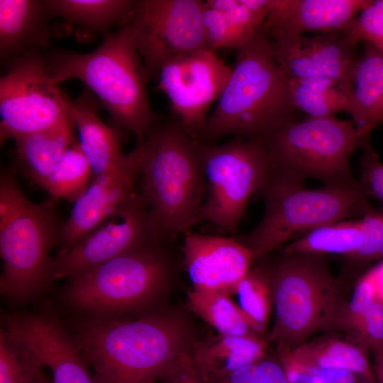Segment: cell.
Listing matches in <instances>:
<instances>
[{
    "label": "cell",
    "instance_id": "obj_1",
    "mask_svg": "<svg viewBox=\"0 0 383 383\" xmlns=\"http://www.w3.org/2000/svg\"><path fill=\"white\" fill-rule=\"evenodd\" d=\"M65 323L96 383H156L195 340L187 318L165 308L135 318L72 317Z\"/></svg>",
    "mask_w": 383,
    "mask_h": 383
},
{
    "label": "cell",
    "instance_id": "obj_2",
    "mask_svg": "<svg viewBox=\"0 0 383 383\" xmlns=\"http://www.w3.org/2000/svg\"><path fill=\"white\" fill-rule=\"evenodd\" d=\"M235 50L231 77L215 111L199 133L197 140L201 143L232 135L264 139L301 120L291 101L289 78L265 33L260 30Z\"/></svg>",
    "mask_w": 383,
    "mask_h": 383
},
{
    "label": "cell",
    "instance_id": "obj_3",
    "mask_svg": "<svg viewBox=\"0 0 383 383\" xmlns=\"http://www.w3.org/2000/svg\"><path fill=\"white\" fill-rule=\"evenodd\" d=\"M175 241L157 242L68 279L60 292L62 304L73 317L111 319L135 318L163 308L179 267Z\"/></svg>",
    "mask_w": 383,
    "mask_h": 383
},
{
    "label": "cell",
    "instance_id": "obj_4",
    "mask_svg": "<svg viewBox=\"0 0 383 383\" xmlns=\"http://www.w3.org/2000/svg\"><path fill=\"white\" fill-rule=\"evenodd\" d=\"M140 143L139 193L158 233L177 240L201 221L206 194L201 143L174 118L156 123Z\"/></svg>",
    "mask_w": 383,
    "mask_h": 383
},
{
    "label": "cell",
    "instance_id": "obj_5",
    "mask_svg": "<svg viewBox=\"0 0 383 383\" xmlns=\"http://www.w3.org/2000/svg\"><path fill=\"white\" fill-rule=\"evenodd\" d=\"M56 198L40 204L25 195L15 174L0 177V254L3 269L0 294L9 304L21 305L42 297L51 288L52 248L58 245L62 223Z\"/></svg>",
    "mask_w": 383,
    "mask_h": 383
},
{
    "label": "cell",
    "instance_id": "obj_6",
    "mask_svg": "<svg viewBox=\"0 0 383 383\" xmlns=\"http://www.w3.org/2000/svg\"><path fill=\"white\" fill-rule=\"evenodd\" d=\"M129 26L106 35L102 43L89 53L58 51L47 70L59 84L77 79L95 94L120 127L132 132L142 143L157 123L146 91L149 77Z\"/></svg>",
    "mask_w": 383,
    "mask_h": 383
},
{
    "label": "cell",
    "instance_id": "obj_7",
    "mask_svg": "<svg viewBox=\"0 0 383 383\" xmlns=\"http://www.w3.org/2000/svg\"><path fill=\"white\" fill-rule=\"evenodd\" d=\"M272 296L274 321L266 341L294 350L314 333L333 329L347 301L326 256L282 253L261 266Z\"/></svg>",
    "mask_w": 383,
    "mask_h": 383
},
{
    "label": "cell",
    "instance_id": "obj_8",
    "mask_svg": "<svg viewBox=\"0 0 383 383\" xmlns=\"http://www.w3.org/2000/svg\"><path fill=\"white\" fill-rule=\"evenodd\" d=\"M265 212L258 225L247 234L235 236L250 252L253 262L267 256L300 233L361 217L372 207L360 182L307 189L271 170L259 191Z\"/></svg>",
    "mask_w": 383,
    "mask_h": 383
},
{
    "label": "cell",
    "instance_id": "obj_9",
    "mask_svg": "<svg viewBox=\"0 0 383 383\" xmlns=\"http://www.w3.org/2000/svg\"><path fill=\"white\" fill-rule=\"evenodd\" d=\"M272 170L303 184L313 178L324 185L352 184L350 158L360 142L353 122L335 116L292 123L264 138Z\"/></svg>",
    "mask_w": 383,
    "mask_h": 383
},
{
    "label": "cell",
    "instance_id": "obj_10",
    "mask_svg": "<svg viewBox=\"0 0 383 383\" xmlns=\"http://www.w3.org/2000/svg\"><path fill=\"white\" fill-rule=\"evenodd\" d=\"M201 155L206 194L200 221L235 237L249 199L272 170L265 140L235 137L222 145L201 143Z\"/></svg>",
    "mask_w": 383,
    "mask_h": 383
},
{
    "label": "cell",
    "instance_id": "obj_11",
    "mask_svg": "<svg viewBox=\"0 0 383 383\" xmlns=\"http://www.w3.org/2000/svg\"><path fill=\"white\" fill-rule=\"evenodd\" d=\"M201 0L133 1L124 24L131 28L149 79L170 60L209 48Z\"/></svg>",
    "mask_w": 383,
    "mask_h": 383
},
{
    "label": "cell",
    "instance_id": "obj_12",
    "mask_svg": "<svg viewBox=\"0 0 383 383\" xmlns=\"http://www.w3.org/2000/svg\"><path fill=\"white\" fill-rule=\"evenodd\" d=\"M70 113L69 101L35 51L14 60L0 79L1 133L13 138L50 128Z\"/></svg>",
    "mask_w": 383,
    "mask_h": 383
},
{
    "label": "cell",
    "instance_id": "obj_13",
    "mask_svg": "<svg viewBox=\"0 0 383 383\" xmlns=\"http://www.w3.org/2000/svg\"><path fill=\"white\" fill-rule=\"evenodd\" d=\"M162 240L139 192L66 253L52 257L55 280L72 279L123 255ZM172 241V240H170Z\"/></svg>",
    "mask_w": 383,
    "mask_h": 383
},
{
    "label": "cell",
    "instance_id": "obj_14",
    "mask_svg": "<svg viewBox=\"0 0 383 383\" xmlns=\"http://www.w3.org/2000/svg\"><path fill=\"white\" fill-rule=\"evenodd\" d=\"M232 71L210 48L177 56L157 70L155 77L159 88L169 98L176 118L193 138L197 140L209 107L221 96Z\"/></svg>",
    "mask_w": 383,
    "mask_h": 383
},
{
    "label": "cell",
    "instance_id": "obj_15",
    "mask_svg": "<svg viewBox=\"0 0 383 383\" xmlns=\"http://www.w3.org/2000/svg\"><path fill=\"white\" fill-rule=\"evenodd\" d=\"M141 160V144L137 143L116 169L91 179L62 224L57 255L66 253L138 194Z\"/></svg>",
    "mask_w": 383,
    "mask_h": 383
},
{
    "label": "cell",
    "instance_id": "obj_16",
    "mask_svg": "<svg viewBox=\"0 0 383 383\" xmlns=\"http://www.w3.org/2000/svg\"><path fill=\"white\" fill-rule=\"evenodd\" d=\"M1 323L30 345L53 383H96L77 339L54 311H2Z\"/></svg>",
    "mask_w": 383,
    "mask_h": 383
},
{
    "label": "cell",
    "instance_id": "obj_17",
    "mask_svg": "<svg viewBox=\"0 0 383 383\" xmlns=\"http://www.w3.org/2000/svg\"><path fill=\"white\" fill-rule=\"evenodd\" d=\"M270 41L272 54L288 78H329L350 94L359 56L343 32Z\"/></svg>",
    "mask_w": 383,
    "mask_h": 383
},
{
    "label": "cell",
    "instance_id": "obj_18",
    "mask_svg": "<svg viewBox=\"0 0 383 383\" xmlns=\"http://www.w3.org/2000/svg\"><path fill=\"white\" fill-rule=\"evenodd\" d=\"M182 265L194 288L235 293L253 262L252 257L235 237L184 234Z\"/></svg>",
    "mask_w": 383,
    "mask_h": 383
},
{
    "label": "cell",
    "instance_id": "obj_19",
    "mask_svg": "<svg viewBox=\"0 0 383 383\" xmlns=\"http://www.w3.org/2000/svg\"><path fill=\"white\" fill-rule=\"evenodd\" d=\"M367 0H269L261 30L271 41L302 35L344 32Z\"/></svg>",
    "mask_w": 383,
    "mask_h": 383
},
{
    "label": "cell",
    "instance_id": "obj_20",
    "mask_svg": "<svg viewBox=\"0 0 383 383\" xmlns=\"http://www.w3.org/2000/svg\"><path fill=\"white\" fill-rule=\"evenodd\" d=\"M269 0H206L202 24L207 47L238 49L261 29Z\"/></svg>",
    "mask_w": 383,
    "mask_h": 383
},
{
    "label": "cell",
    "instance_id": "obj_21",
    "mask_svg": "<svg viewBox=\"0 0 383 383\" xmlns=\"http://www.w3.org/2000/svg\"><path fill=\"white\" fill-rule=\"evenodd\" d=\"M268 346L260 337L209 334L195 340L189 354L201 380L207 383L263 357Z\"/></svg>",
    "mask_w": 383,
    "mask_h": 383
},
{
    "label": "cell",
    "instance_id": "obj_22",
    "mask_svg": "<svg viewBox=\"0 0 383 383\" xmlns=\"http://www.w3.org/2000/svg\"><path fill=\"white\" fill-rule=\"evenodd\" d=\"M52 16L48 1H0L1 60H14L48 43V21Z\"/></svg>",
    "mask_w": 383,
    "mask_h": 383
},
{
    "label": "cell",
    "instance_id": "obj_23",
    "mask_svg": "<svg viewBox=\"0 0 383 383\" xmlns=\"http://www.w3.org/2000/svg\"><path fill=\"white\" fill-rule=\"evenodd\" d=\"M349 114L362 148L370 143L372 131L383 123V54L369 43L355 69Z\"/></svg>",
    "mask_w": 383,
    "mask_h": 383
},
{
    "label": "cell",
    "instance_id": "obj_24",
    "mask_svg": "<svg viewBox=\"0 0 383 383\" xmlns=\"http://www.w3.org/2000/svg\"><path fill=\"white\" fill-rule=\"evenodd\" d=\"M69 110L79 132V146L90 165L91 178L116 169L126 156L116 128L101 121L88 94L69 101Z\"/></svg>",
    "mask_w": 383,
    "mask_h": 383
},
{
    "label": "cell",
    "instance_id": "obj_25",
    "mask_svg": "<svg viewBox=\"0 0 383 383\" xmlns=\"http://www.w3.org/2000/svg\"><path fill=\"white\" fill-rule=\"evenodd\" d=\"M70 113L57 125L13 138L19 167L31 182L40 185L57 167L76 138Z\"/></svg>",
    "mask_w": 383,
    "mask_h": 383
},
{
    "label": "cell",
    "instance_id": "obj_26",
    "mask_svg": "<svg viewBox=\"0 0 383 383\" xmlns=\"http://www.w3.org/2000/svg\"><path fill=\"white\" fill-rule=\"evenodd\" d=\"M291 351L308 365L348 370L368 383H377L368 360L367 351L352 340L336 338L316 339Z\"/></svg>",
    "mask_w": 383,
    "mask_h": 383
},
{
    "label": "cell",
    "instance_id": "obj_27",
    "mask_svg": "<svg viewBox=\"0 0 383 383\" xmlns=\"http://www.w3.org/2000/svg\"><path fill=\"white\" fill-rule=\"evenodd\" d=\"M289 92L294 108L310 118L350 112V93L325 77L289 78Z\"/></svg>",
    "mask_w": 383,
    "mask_h": 383
},
{
    "label": "cell",
    "instance_id": "obj_28",
    "mask_svg": "<svg viewBox=\"0 0 383 383\" xmlns=\"http://www.w3.org/2000/svg\"><path fill=\"white\" fill-rule=\"evenodd\" d=\"M230 295L221 290L193 287L188 292V305L220 334L260 337Z\"/></svg>",
    "mask_w": 383,
    "mask_h": 383
},
{
    "label": "cell",
    "instance_id": "obj_29",
    "mask_svg": "<svg viewBox=\"0 0 383 383\" xmlns=\"http://www.w3.org/2000/svg\"><path fill=\"white\" fill-rule=\"evenodd\" d=\"M362 240L360 218L327 224L301 235L282 248L287 254L351 255Z\"/></svg>",
    "mask_w": 383,
    "mask_h": 383
},
{
    "label": "cell",
    "instance_id": "obj_30",
    "mask_svg": "<svg viewBox=\"0 0 383 383\" xmlns=\"http://www.w3.org/2000/svg\"><path fill=\"white\" fill-rule=\"evenodd\" d=\"M133 1L51 0L52 16H60L70 25L88 31H104L116 23L123 25L130 14Z\"/></svg>",
    "mask_w": 383,
    "mask_h": 383
},
{
    "label": "cell",
    "instance_id": "obj_31",
    "mask_svg": "<svg viewBox=\"0 0 383 383\" xmlns=\"http://www.w3.org/2000/svg\"><path fill=\"white\" fill-rule=\"evenodd\" d=\"M43 362L18 334L0 329V383H40Z\"/></svg>",
    "mask_w": 383,
    "mask_h": 383
},
{
    "label": "cell",
    "instance_id": "obj_32",
    "mask_svg": "<svg viewBox=\"0 0 383 383\" xmlns=\"http://www.w3.org/2000/svg\"><path fill=\"white\" fill-rule=\"evenodd\" d=\"M91 179L90 165L75 138L55 169L39 186L56 199L74 203L87 189Z\"/></svg>",
    "mask_w": 383,
    "mask_h": 383
},
{
    "label": "cell",
    "instance_id": "obj_33",
    "mask_svg": "<svg viewBox=\"0 0 383 383\" xmlns=\"http://www.w3.org/2000/svg\"><path fill=\"white\" fill-rule=\"evenodd\" d=\"M235 293L238 296V306L251 326L261 338L266 340L273 301L263 268L251 267L238 283Z\"/></svg>",
    "mask_w": 383,
    "mask_h": 383
},
{
    "label": "cell",
    "instance_id": "obj_34",
    "mask_svg": "<svg viewBox=\"0 0 383 383\" xmlns=\"http://www.w3.org/2000/svg\"><path fill=\"white\" fill-rule=\"evenodd\" d=\"M362 240L357 250L343 257L346 272L383 259V211L371 207L361 218Z\"/></svg>",
    "mask_w": 383,
    "mask_h": 383
},
{
    "label": "cell",
    "instance_id": "obj_35",
    "mask_svg": "<svg viewBox=\"0 0 383 383\" xmlns=\"http://www.w3.org/2000/svg\"><path fill=\"white\" fill-rule=\"evenodd\" d=\"M376 296L374 278L370 270L356 283L351 297L346 301L333 329L344 331L349 339H352Z\"/></svg>",
    "mask_w": 383,
    "mask_h": 383
},
{
    "label": "cell",
    "instance_id": "obj_36",
    "mask_svg": "<svg viewBox=\"0 0 383 383\" xmlns=\"http://www.w3.org/2000/svg\"><path fill=\"white\" fill-rule=\"evenodd\" d=\"M343 33L353 46L364 41L383 54V5L380 0L369 1Z\"/></svg>",
    "mask_w": 383,
    "mask_h": 383
},
{
    "label": "cell",
    "instance_id": "obj_37",
    "mask_svg": "<svg viewBox=\"0 0 383 383\" xmlns=\"http://www.w3.org/2000/svg\"><path fill=\"white\" fill-rule=\"evenodd\" d=\"M207 383H288L279 357L268 353L227 376Z\"/></svg>",
    "mask_w": 383,
    "mask_h": 383
},
{
    "label": "cell",
    "instance_id": "obj_38",
    "mask_svg": "<svg viewBox=\"0 0 383 383\" xmlns=\"http://www.w3.org/2000/svg\"><path fill=\"white\" fill-rule=\"evenodd\" d=\"M350 340L376 357L383 355V299L375 298Z\"/></svg>",
    "mask_w": 383,
    "mask_h": 383
},
{
    "label": "cell",
    "instance_id": "obj_39",
    "mask_svg": "<svg viewBox=\"0 0 383 383\" xmlns=\"http://www.w3.org/2000/svg\"><path fill=\"white\" fill-rule=\"evenodd\" d=\"M361 175L358 180L368 196H374L383 201V164L370 143L362 148Z\"/></svg>",
    "mask_w": 383,
    "mask_h": 383
},
{
    "label": "cell",
    "instance_id": "obj_40",
    "mask_svg": "<svg viewBox=\"0 0 383 383\" xmlns=\"http://www.w3.org/2000/svg\"><path fill=\"white\" fill-rule=\"evenodd\" d=\"M160 383H204L195 369L189 352L180 354L165 368Z\"/></svg>",
    "mask_w": 383,
    "mask_h": 383
},
{
    "label": "cell",
    "instance_id": "obj_41",
    "mask_svg": "<svg viewBox=\"0 0 383 383\" xmlns=\"http://www.w3.org/2000/svg\"><path fill=\"white\" fill-rule=\"evenodd\" d=\"M288 383H325L307 365L287 350H276Z\"/></svg>",
    "mask_w": 383,
    "mask_h": 383
},
{
    "label": "cell",
    "instance_id": "obj_42",
    "mask_svg": "<svg viewBox=\"0 0 383 383\" xmlns=\"http://www.w3.org/2000/svg\"><path fill=\"white\" fill-rule=\"evenodd\" d=\"M308 366L325 383H368L357 374L348 370Z\"/></svg>",
    "mask_w": 383,
    "mask_h": 383
},
{
    "label": "cell",
    "instance_id": "obj_43",
    "mask_svg": "<svg viewBox=\"0 0 383 383\" xmlns=\"http://www.w3.org/2000/svg\"><path fill=\"white\" fill-rule=\"evenodd\" d=\"M374 372L377 382L383 383V355L376 357Z\"/></svg>",
    "mask_w": 383,
    "mask_h": 383
},
{
    "label": "cell",
    "instance_id": "obj_44",
    "mask_svg": "<svg viewBox=\"0 0 383 383\" xmlns=\"http://www.w3.org/2000/svg\"><path fill=\"white\" fill-rule=\"evenodd\" d=\"M40 383H53V382H52V378L45 374L44 377L40 382Z\"/></svg>",
    "mask_w": 383,
    "mask_h": 383
},
{
    "label": "cell",
    "instance_id": "obj_45",
    "mask_svg": "<svg viewBox=\"0 0 383 383\" xmlns=\"http://www.w3.org/2000/svg\"><path fill=\"white\" fill-rule=\"evenodd\" d=\"M382 4L383 5V0H380Z\"/></svg>",
    "mask_w": 383,
    "mask_h": 383
}]
</instances>
